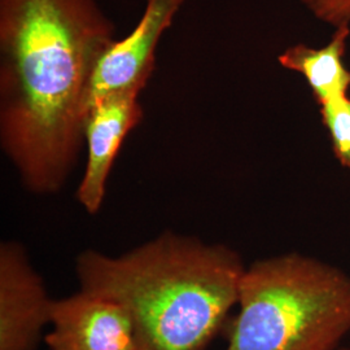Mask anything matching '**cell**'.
Instances as JSON below:
<instances>
[{
  "mask_svg": "<svg viewBox=\"0 0 350 350\" xmlns=\"http://www.w3.org/2000/svg\"><path fill=\"white\" fill-rule=\"evenodd\" d=\"M318 107L334 156L350 173V95L327 101Z\"/></svg>",
  "mask_w": 350,
  "mask_h": 350,
  "instance_id": "obj_9",
  "label": "cell"
},
{
  "mask_svg": "<svg viewBox=\"0 0 350 350\" xmlns=\"http://www.w3.org/2000/svg\"><path fill=\"white\" fill-rule=\"evenodd\" d=\"M247 266L225 244L165 231L120 256H77L81 289L125 308L139 350H208L238 306Z\"/></svg>",
  "mask_w": 350,
  "mask_h": 350,
  "instance_id": "obj_2",
  "label": "cell"
},
{
  "mask_svg": "<svg viewBox=\"0 0 350 350\" xmlns=\"http://www.w3.org/2000/svg\"><path fill=\"white\" fill-rule=\"evenodd\" d=\"M349 38L350 26H338L325 46H289L278 56V63L306 81L318 105L348 96L350 69L345 64V55Z\"/></svg>",
  "mask_w": 350,
  "mask_h": 350,
  "instance_id": "obj_8",
  "label": "cell"
},
{
  "mask_svg": "<svg viewBox=\"0 0 350 350\" xmlns=\"http://www.w3.org/2000/svg\"><path fill=\"white\" fill-rule=\"evenodd\" d=\"M114 40L96 0H0V146L29 192L59 193L73 173L88 86Z\"/></svg>",
  "mask_w": 350,
  "mask_h": 350,
  "instance_id": "obj_1",
  "label": "cell"
},
{
  "mask_svg": "<svg viewBox=\"0 0 350 350\" xmlns=\"http://www.w3.org/2000/svg\"><path fill=\"white\" fill-rule=\"evenodd\" d=\"M226 350H336L350 332V276L286 253L247 266Z\"/></svg>",
  "mask_w": 350,
  "mask_h": 350,
  "instance_id": "obj_3",
  "label": "cell"
},
{
  "mask_svg": "<svg viewBox=\"0 0 350 350\" xmlns=\"http://www.w3.org/2000/svg\"><path fill=\"white\" fill-rule=\"evenodd\" d=\"M183 1L146 0L144 13L133 31L116 39L96 64L88 86L86 116L104 98L120 92L142 94L147 88L154 70L159 42Z\"/></svg>",
  "mask_w": 350,
  "mask_h": 350,
  "instance_id": "obj_4",
  "label": "cell"
},
{
  "mask_svg": "<svg viewBox=\"0 0 350 350\" xmlns=\"http://www.w3.org/2000/svg\"><path fill=\"white\" fill-rule=\"evenodd\" d=\"M53 299L25 247L0 244V350H37L51 325Z\"/></svg>",
  "mask_w": 350,
  "mask_h": 350,
  "instance_id": "obj_5",
  "label": "cell"
},
{
  "mask_svg": "<svg viewBox=\"0 0 350 350\" xmlns=\"http://www.w3.org/2000/svg\"><path fill=\"white\" fill-rule=\"evenodd\" d=\"M336 350H350V348H341V349H336Z\"/></svg>",
  "mask_w": 350,
  "mask_h": 350,
  "instance_id": "obj_11",
  "label": "cell"
},
{
  "mask_svg": "<svg viewBox=\"0 0 350 350\" xmlns=\"http://www.w3.org/2000/svg\"><path fill=\"white\" fill-rule=\"evenodd\" d=\"M50 350H139L135 327L118 302L81 289L53 301Z\"/></svg>",
  "mask_w": 350,
  "mask_h": 350,
  "instance_id": "obj_6",
  "label": "cell"
},
{
  "mask_svg": "<svg viewBox=\"0 0 350 350\" xmlns=\"http://www.w3.org/2000/svg\"><path fill=\"white\" fill-rule=\"evenodd\" d=\"M319 21L338 27L350 26V0H300Z\"/></svg>",
  "mask_w": 350,
  "mask_h": 350,
  "instance_id": "obj_10",
  "label": "cell"
},
{
  "mask_svg": "<svg viewBox=\"0 0 350 350\" xmlns=\"http://www.w3.org/2000/svg\"><path fill=\"white\" fill-rule=\"evenodd\" d=\"M139 96L137 92L114 94L95 104L86 116L88 161L75 198L91 215L100 212L108 178L126 135L143 120Z\"/></svg>",
  "mask_w": 350,
  "mask_h": 350,
  "instance_id": "obj_7",
  "label": "cell"
}]
</instances>
